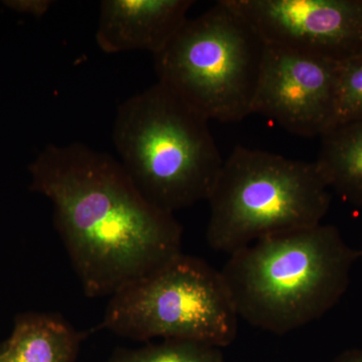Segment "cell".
<instances>
[{"mask_svg":"<svg viewBox=\"0 0 362 362\" xmlns=\"http://www.w3.org/2000/svg\"><path fill=\"white\" fill-rule=\"evenodd\" d=\"M30 189L52 202L86 296L111 297L180 255L175 214L145 199L120 161L82 143L51 144L28 165Z\"/></svg>","mask_w":362,"mask_h":362,"instance_id":"6da1fadb","label":"cell"},{"mask_svg":"<svg viewBox=\"0 0 362 362\" xmlns=\"http://www.w3.org/2000/svg\"><path fill=\"white\" fill-rule=\"evenodd\" d=\"M361 256L337 226L320 223L257 240L230 255L221 273L240 319L284 335L337 306Z\"/></svg>","mask_w":362,"mask_h":362,"instance_id":"7a4b0ae2","label":"cell"},{"mask_svg":"<svg viewBox=\"0 0 362 362\" xmlns=\"http://www.w3.org/2000/svg\"><path fill=\"white\" fill-rule=\"evenodd\" d=\"M113 143L145 199L165 213L207 201L223 168L209 120L157 82L119 106Z\"/></svg>","mask_w":362,"mask_h":362,"instance_id":"3957f363","label":"cell"},{"mask_svg":"<svg viewBox=\"0 0 362 362\" xmlns=\"http://www.w3.org/2000/svg\"><path fill=\"white\" fill-rule=\"evenodd\" d=\"M329 189L315 161L237 146L207 199V244L230 256L264 238L320 225Z\"/></svg>","mask_w":362,"mask_h":362,"instance_id":"277c9868","label":"cell"},{"mask_svg":"<svg viewBox=\"0 0 362 362\" xmlns=\"http://www.w3.org/2000/svg\"><path fill=\"white\" fill-rule=\"evenodd\" d=\"M266 42L228 0L188 18L158 54V82L209 121L252 114Z\"/></svg>","mask_w":362,"mask_h":362,"instance_id":"5b68a950","label":"cell"},{"mask_svg":"<svg viewBox=\"0 0 362 362\" xmlns=\"http://www.w3.org/2000/svg\"><path fill=\"white\" fill-rule=\"evenodd\" d=\"M239 319L221 271L181 252L112 295L101 327L134 341L192 340L221 349L235 341Z\"/></svg>","mask_w":362,"mask_h":362,"instance_id":"8992f818","label":"cell"},{"mask_svg":"<svg viewBox=\"0 0 362 362\" xmlns=\"http://www.w3.org/2000/svg\"><path fill=\"white\" fill-rule=\"evenodd\" d=\"M267 45L340 64L362 56V0H228Z\"/></svg>","mask_w":362,"mask_h":362,"instance_id":"52a82bcc","label":"cell"},{"mask_svg":"<svg viewBox=\"0 0 362 362\" xmlns=\"http://www.w3.org/2000/svg\"><path fill=\"white\" fill-rule=\"evenodd\" d=\"M337 77V64L267 45L252 114L292 134L321 137L335 126Z\"/></svg>","mask_w":362,"mask_h":362,"instance_id":"ba28073f","label":"cell"},{"mask_svg":"<svg viewBox=\"0 0 362 362\" xmlns=\"http://www.w3.org/2000/svg\"><path fill=\"white\" fill-rule=\"evenodd\" d=\"M192 0H103L96 42L106 54L160 52L188 20Z\"/></svg>","mask_w":362,"mask_h":362,"instance_id":"9c48e42d","label":"cell"},{"mask_svg":"<svg viewBox=\"0 0 362 362\" xmlns=\"http://www.w3.org/2000/svg\"><path fill=\"white\" fill-rule=\"evenodd\" d=\"M82 340L58 314L25 312L14 319L11 337L0 343V362H75Z\"/></svg>","mask_w":362,"mask_h":362,"instance_id":"30bf717a","label":"cell"},{"mask_svg":"<svg viewBox=\"0 0 362 362\" xmlns=\"http://www.w3.org/2000/svg\"><path fill=\"white\" fill-rule=\"evenodd\" d=\"M320 138L315 162L328 187L343 202L362 206V119L338 124Z\"/></svg>","mask_w":362,"mask_h":362,"instance_id":"8fae6325","label":"cell"},{"mask_svg":"<svg viewBox=\"0 0 362 362\" xmlns=\"http://www.w3.org/2000/svg\"><path fill=\"white\" fill-rule=\"evenodd\" d=\"M107 362H226L220 347L192 340L164 339L135 349H120Z\"/></svg>","mask_w":362,"mask_h":362,"instance_id":"7c38bea8","label":"cell"},{"mask_svg":"<svg viewBox=\"0 0 362 362\" xmlns=\"http://www.w3.org/2000/svg\"><path fill=\"white\" fill-rule=\"evenodd\" d=\"M362 119V56L338 65L335 126Z\"/></svg>","mask_w":362,"mask_h":362,"instance_id":"4fadbf2b","label":"cell"},{"mask_svg":"<svg viewBox=\"0 0 362 362\" xmlns=\"http://www.w3.org/2000/svg\"><path fill=\"white\" fill-rule=\"evenodd\" d=\"M4 6L16 13L42 18L54 6L52 0H6Z\"/></svg>","mask_w":362,"mask_h":362,"instance_id":"5bb4252c","label":"cell"},{"mask_svg":"<svg viewBox=\"0 0 362 362\" xmlns=\"http://www.w3.org/2000/svg\"><path fill=\"white\" fill-rule=\"evenodd\" d=\"M331 362H362V349L346 350Z\"/></svg>","mask_w":362,"mask_h":362,"instance_id":"9a60e30c","label":"cell"},{"mask_svg":"<svg viewBox=\"0 0 362 362\" xmlns=\"http://www.w3.org/2000/svg\"><path fill=\"white\" fill-rule=\"evenodd\" d=\"M361 256H362V252H361Z\"/></svg>","mask_w":362,"mask_h":362,"instance_id":"2e32d148","label":"cell"}]
</instances>
